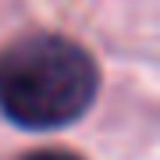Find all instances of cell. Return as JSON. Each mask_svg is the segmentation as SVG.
<instances>
[{
	"mask_svg": "<svg viewBox=\"0 0 160 160\" xmlns=\"http://www.w3.org/2000/svg\"><path fill=\"white\" fill-rule=\"evenodd\" d=\"M100 96V64L61 32H32L0 50V114L25 132L75 125Z\"/></svg>",
	"mask_w": 160,
	"mask_h": 160,
	"instance_id": "obj_1",
	"label": "cell"
},
{
	"mask_svg": "<svg viewBox=\"0 0 160 160\" xmlns=\"http://www.w3.org/2000/svg\"><path fill=\"white\" fill-rule=\"evenodd\" d=\"M22 160H82L78 153H68V149H36V153L22 157Z\"/></svg>",
	"mask_w": 160,
	"mask_h": 160,
	"instance_id": "obj_2",
	"label": "cell"
}]
</instances>
